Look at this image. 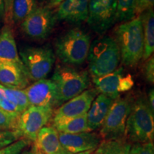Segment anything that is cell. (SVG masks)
<instances>
[{"instance_id": "cell-6", "label": "cell", "mask_w": 154, "mask_h": 154, "mask_svg": "<svg viewBox=\"0 0 154 154\" xmlns=\"http://www.w3.org/2000/svg\"><path fill=\"white\" fill-rule=\"evenodd\" d=\"M25 73L29 80L46 79L55 63V55L49 47H25L19 52Z\"/></svg>"}, {"instance_id": "cell-29", "label": "cell", "mask_w": 154, "mask_h": 154, "mask_svg": "<svg viewBox=\"0 0 154 154\" xmlns=\"http://www.w3.org/2000/svg\"><path fill=\"white\" fill-rule=\"evenodd\" d=\"M154 0H135V17L153 9Z\"/></svg>"}, {"instance_id": "cell-26", "label": "cell", "mask_w": 154, "mask_h": 154, "mask_svg": "<svg viewBox=\"0 0 154 154\" xmlns=\"http://www.w3.org/2000/svg\"><path fill=\"white\" fill-rule=\"evenodd\" d=\"M29 140L20 138L14 143L0 149V154H20L26 146L29 145Z\"/></svg>"}, {"instance_id": "cell-10", "label": "cell", "mask_w": 154, "mask_h": 154, "mask_svg": "<svg viewBox=\"0 0 154 154\" xmlns=\"http://www.w3.org/2000/svg\"><path fill=\"white\" fill-rule=\"evenodd\" d=\"M57 22L55 14L48 7H36L21 23L23 32L32 39L43 40L51 34Z\"/></svg>"}, {"instance_id": "cell-15", "label": "cell", "mask_w": 154, "mask_h": 154, "mask_svg": "<svg viewBox=\"0 0 154 154\" xmlns=\"http://www.w3.org/2000/svg\"><path fill=\"white\" fill-rule=\"evenodd\" d=\"M89 0H63L57 6L55 17L57 20L80 24L86 21Z\"/></svg>"}, {"instance_id": "cell-3", "label": "cell", "mask_w": 154, "mask_h": 154, "mask_svg": "<svg viewBox=\"0 0 154 154\" xmlns=\"http://www.w3.org/2000/svg\"><path fill=\"white\" fill-rule=\"evenodd\" d=\"M87 59L93 79L114 72L121 61L120 51L114 38L103 36L94 40L91 44Z\"/></svg>"}, {"instance_id": "cell-31", "label": "cell", "mask_w": 154, "mask_h": 154, "mask_svg": "<svg viewBox=\"0 0 154 154\" xmlns=\"http://www.w3.org/2000/svg\"><path fill=\"white\" fill-rule=\"evenodd\" d=\"M4 4H5V22L7 25L10 26L12 24V20H11V7H12V3L14 0H3Z\"/></svg>"}, {"instance_id": "cell-20", "label": "cell", "mask_w": 154, "mask_h": 154, "mask_svg": "<svg viewBox=\"0 0 154 154\" xmlns=\"http://www.w3.org/2000/svg\"><path fill=\"white\" fill-rule=\"evenodd\" d=\"M143 26L144 61L147 60L154 51V13L153 9H150L140 15Z\"/></svg>"}, {"instance_id": "cell-16", "label": "cell", "mask_w": 154, "mask_h": 154, "mask_svg": "<svg viewBox=\"0 0 154 154\" xmlns=\"http://www.w3.org/2000/svg\"><path fill=\"white\" fill-rule=\"evenodd\" d=\"M34 146L41 154H71L61 145L59 132L53 126L42 128Z\"/></svg>"}, {"instance_id": "cell-30", "label": "cell", "mask_w": 154, "mask_h": 154, "mask_svg": "<svg viewBox=\"0 0 154 154\" xmlns=\"http://www.w3.org/2000/svg\"><path fill=\"white\" fill-rule=\"evenodd\" d=\"M144 65L143 72L145 74L146 79L151 84L154 83V57L152 55L150 57Z\"/></svg>"}, {"instance_id": "cell-13", "label": "cell", "mask_w": 154, "mask_h": 154, "mask_svg": "<svg viewBox=\"0 0 154 154\" xmlns=\"http://www.w3.org/2000/svg\"><path fill=\"white\" fill-rule=\"evenodd\" d=\"M24 91L30 106L53 109L58 107L57 86L51 79H43L36 81Z\"/></svg>"}, {"instance_id": "cell-9", "label": "cell", "mask_w": 154, "mask_h": 154, "mask_svg": "<svg viewBox=\"0 0 154 154\" xmlns=\"http://www.w3.org/2000/svg\"><path fill=\"white\" fill-rule=\"evenodd\" d=\"M116 0H89L88 24L99 35L104 34L116 22Z\"/></svg>"}, {"instance_id": "cell-12", "label": "cell", "mask_w": 154, "mask_h": 154, "mask_svg": "<svg viewBox=\"0 0 154 154\" xmlns=\"http://www.w3.org/2000/svg\"><path fill=\"white\" fill-rule=\"evenodd\" d=\"M96 89L100 94L116 100L120 94L131 89L134 81L131 74H124V69L119 68L104 76L93 79Z\"/></svg>"}, {"instance_id": "cell-21", "label": "cell", "mask_w": 154, "mask_h": 154, "mask_svg": "<svg viewBox=\"0 0 154 154\" xmlns=\"http://www.w3.org/2000/svg\"><path fill=\"white\" fill-rule=\"evenodd\" d=\"M131 145L126 138L102 140L95 151L97 154H129Z\"/></svg>"}, {"instance_id": "cell-32", "label": "cell", "mask_w": 154, "mask_h": 154, "mask_svg": "<svg viewBox=\"0 0 154 154\" xmlns=\"http://www.w3.org/2000/svg\"><path fill=\"white\" fill-rule=\"evenodd\" d=\"M148 103L150 108H151V111L154 112V91L153 89L150 90L149 93V99L147 100Z\"/></svg>"}, {"instance_id": "cell-36", "label": "cell", "mask_w": 154, "mask_h": 154, "mask_svg": "<svg viewBox=\"0 0 154 154\" xmlns=\"http://www.w3.org/2000/svg\"><path fill=\"white\" fill-rule=\"evenodd\" d=\"M95 150H90V151L82 152V153H74V154H91Z\"/></svg>"}, {"instance_id": "cell-5", "label": "cell", "mask_w": 154, "mask_h": 154, "mask_svg": "<svg viewBox=\"0 0 154 154\" xmlns=\"http://www.w3.org/2000/svg\"><path fill=\"white\" fill-rule=\"evenodd\" d=\"M51 79L57 86L58 107L79 95L89 86L87 72L66 66L58 65Z\"/></svg>"}, {"instance_id": "cell-28", "label": "cell", "mask_w": 154, "mask_h": 154, "mask_svg": "<svg viewBox=\"0 0 154 154\" xmlns=\"http://www.w3.org/2000/svg\"><path fill=\"white\" fill-rule=\"evenodd\" d=\"M19 139L20 138L15 131H0V149H2Z\"/></svg>"}, {"instance_id": "cell-23", "label": "cell", "mask_w": 154, "mask_h": 154, "mask_svg": "<svg viewBox=\"0 0 154 154\" xmlns=\"http://www.w3.org/2000/svg\"><path fill=\"white\" fill-rule=\"evenodd\" d=\"M53 127H54L59 133H63V134H78V133L89 132L86 114L69 119Z\"/></svg>"}, {"instance_id": "cell-24", "label": "cell", "mask_w": 154, "mask_h": 154, "mask_svg": "<svg viewBox=\"0 0 154 154\" xmlns=\"http://www.w3.org/2000/svg\"><path fill=\"white\" fill-rule=\"evenodd\" d=\"M116 22H128L135 18V0H116Z\"/></svg>"}, {"instance_id": "cell-22", "label": "cell", "mask_w": 154, "mask_h": 154, "mask_svg": "<svg viewBox=\"0 0 154 154\" xmlns=\"http://www.w3.org/2000/svg\"><path fill=\"white\" fill-rule=\"evenodd\" d=\"M36 8L35 0H14L11 7L12 23L21 24Z\"/></svg>"}, {"instance_id": "cell-17", "label": "cell", "mask_w": 154, "mask_h": 154, "mask_svg": "<svg viewBox=\"0 0 154 154\" xmlns=\"http://www.w3.org/2000/svg\"><path fill=\"white\" fill-rule=\"evenodd\" d=\"M113 101L114 99L102 94L96 96L86 113L89 132L94 131L102 126Z\"/></svg>"}, {"instance_id": "cell-34", "label": "cell", "mask_w": 154, "mask_h": 154, "mask_svg": "<svg viewBox=\"0 0 154 154\" xmlns=\"http://www.w3.org/2000/svg\"><path fill=\"white\" fill-rule=\"evenodd\" d=\"M5 19V4L3 0H0V21Z\"/></svg>"}, {"instance_id": "cell-11", "label": "cell", "mask_w": 154, "mask_h": 154, "mask_svg": "<svg viewBox=\"0 0 154 154\" xmlns=\"http://www.w3.org/2000/svg\"><path fill=\"white\" fill-rule=\"evenodd\" d=\"M98 94L99 92L96 88L86 89L79 95L63 103L54 113L53 126L69 119L86 114Z\"/></svg>"}, {"instance_id": "cell-7", "label": "cell", "mask_w": 154, "mask_h": 154, "mask_svg": "<svg viewBox=\"0 0 154 154\" xmlns=\"http://www.w3.org/2000/svg\"><path fill=\"white\" fill-rule=\"evenodd\" d=\"M134 101L129 97L114 100L101 127L99 135L102 140L125 138L127 119L130 114Z\"/></svg>"}, {"instance_id": "cell-2", "label": "cell", "mask_w": 154, "mask_h": 154, "mask_svg": "<svg viewBox=\"0 0 154 154\" xmlns=\"http://www.w3.org/2000/svg\"><path fill=\"white\" fill-rule=\"evenodd\" d=\"M125 138L134 143L153 142L154 112L144 97L138 98L133 103L127 119Z\"/></svg>"}, {"instance_id": "cell-25", "label": "cell", "mask_w": 154, "mask_h": 154, "mask_svg": "<svg viewBox=\"0 0 154 154\" xmlns=\"http://www.w3.org/2000/svg\"><path fill=\"white\" fill-rule=\"evenodd\" d=\"M18 119V116L11 114L0 109V131H14Z\"/></svg>"}, {"instance_id": "cell-4", "label": "cell", "mask_w": 154, "mask_h": 154, "mask_svg": "<svg viewBox=\"0 0 154 154\" xmlns=\"http://www.w3.org/2000/svg\"><path fill=\"white\" fill-rule=\"evenodd\" d=\"M91 44L89 34L79 28H73L57 38L56 54L63 63L82 64L87 59Z\"/></svg>"}, {"instance_id": "cell-33", "label": "cell", "mask_w": 154, "mask_h": 154, "mask_svg": "<svg viewBox=\"0 0 154 154\" xmlns=\"http://www.w3.org/2000/svg\"><path fill=\"white\" fill-rule=\"evenodd\" d=\"M63 0H49V5H48L47 7L49 8H54V7H57L59 4L62 2Z\"/></svg>"}, {"instance_id": "cell-18", "label": "cell", "mask_w": 154, "mask_h": 154, "mask_svg": "<svg viewBox=\"0 0 154 154\" xmlns=\"http://www.w3.org/2000/svg\"><path fill=\"white\" fill-rule=\"evenodd\" d=\"M0 63H13L24 69L17 50L13 31L7 24L4 26L0 33Z\"/></svg>"}, {"instance_id": "cell-27", "label": "cell", "mask_w": 154, "mask_h": 154, "mask_svg": "<svg viewBox=\"0 0 154 154\" xmlns=\"http://www.w3.org/2000/svg\"><path fill=\"white\" fill-rule=\"evenodd\" d=\"M129 154H154L153 142L134 143L131 147Z\"/></svg>"}, {"instance_id": "cell-14", "label": "cell", "mask_w": 154, "mask_h": 154, "mask_svg": "<svg viewBox=\"0 0 154 154\" xmlns=\"http://www.w3.org/2000/svg\"><path fill=\"white\" fill-rule=\"evenodd\" d=\"M61 145L71 154L96 150L101 143L99 134L94 132H83L78 134L59 133Z\"/></svg>"}, {"instance_id": "cell-35", "label": "cell", "mask_w": 154, "mask_h": 154, "mask_svg": "<svg viewBox=\"0 0 154 154\" xmlns=\"http://www.w3.org/2000/svg\"><path fill=\"white\" fill-rule=\"evenodd\" d=\"M21 154H41L39 153V151H38L37 149L35 147V146H33L32 149L31 150H29V151H24L23 153H22Z\"/></svg>"}, {"instance_id": "cell-8", "label": "cell", "mask_w": 154, "mask_h": 154, "mask_svg": "<svg viewBox=\"0 0 154 154\" xmlns=\"http://www.w3.org/2000/svg\"><path fill=\"white\" fill-rule=\"evenodd\" d=\"M54 109L47 107L30 106L21 113L14 131L19 138L35 142L38 132L51 120Z\"/></svg>"}, {"instance_id": "cell-19", "label": "cell", "mask_w": 154, "mask_h": 154, "mask_svg": "<svg viewBox=\"0 0 154 154\" xmlns=\"http://www.w3.org/2000/svg\"><path fill=\"white\" fill-rule=\"evenodd\" d=\"M29 80L24 69L13 63H0V84L5 87L23 90L27 87Z\"/></svg>"}, {"instance_id": "cell-37", "label": "cell", "mask_w": 154, "mask_h": 154, "mask_svg": "<svg viewBox=\"0 0 154 154\" xmlns=\"http://www.w3.org/2000/svg\"><path fill=\"white\" fill-rule=\"evenodd\" d=\"M91 154H97V153H96V151H94L93 152V153H92Z\"/></svg>"}, {"instance_id": "cell-1", "label": "cell", "mask_w": 154, "mask_h": 154, "mask_svg": "<svg viewBox=\"0 0 154 154\" xmlns=\"http://www.w3.org/2000/svg\"><path fill=\"white\" fill-rule=\"evenodd\" d=\"M115 41L118 45L121 60L128 66L138 64L143 54V26L140 17L123 22L114 31Z\"/></svg>"}]
</instances>
